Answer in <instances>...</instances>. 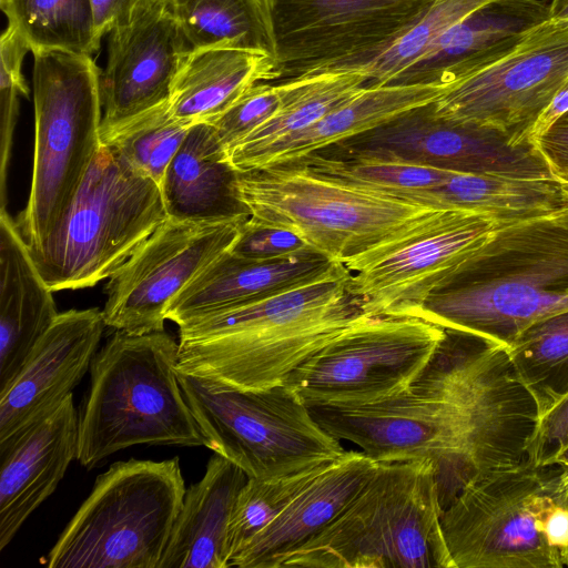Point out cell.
Here are the masks:
<instances>
[{
	"label": "cell",
	"instance_id": "1",
	"mask_svg": "<svg viewBox=\"0 0 568 568\" xmlns=\"http://www.w3.org/2000/svg\"><path fill=\"white\" fill-rule=\"evenodd\" d=\"M332 277L179 325L176 371L240 389L287 376L365 313Z\"/></svg>",
	"mask_w": 568,
	"mask_h": 568
},
{
	"label": "cell",
	"instance_id": "2",
	"mask_svg": "<svg viewBox=\"0 0 568 568\" xmlns=\"http://www.w3.org/2000/svg\"><path fill=\"white\" fill-rule=\"evenodd\" d=\"M568 312V213L505 221L493 239L409 315L505 346Z\"/></svg>",
	"mask_w": 568,
	"mask_h": 568
},
{
	"label": "cell",
	"instance_id": "3",
	"mask_svg": "<svg viewBox=\"0 0 568 568\" xmlns=\"http://www.w3.org/2000/svg\"><path fill=\"white\" fill-rule=\"evenodd\" d=\"M308 408L327 433L358 445L377 463L432 460L444 508L474 479L494 428L485 397L436 357L397 395L362 405Z\"/></svg>",
	"mask_w": 568,
	"mask_h": 568
},
{
	"label": "cell",
	"instance_id": "4",
	"mask_svg": "<svg viewBox=\"0 0 568 568\" xmlns=\"http://www.w3.org/2000/svg\"><path fill=\"white\" fill-rule=\"evenodd\" d=\"M178 354L164 331H115L95 353L78 414L80 465L92 469L135 445L206 446L179 383Z\"/></svg>",
	"mask_w": 568,
	"mask_h": 568
},
{
	"label": "cell",
	"instance_id": "5",
	"mask_svg": "<svg viewBox=\"0 0 568 568\" xmlns=\"http://www.w3.org/2000/svg\"><path fill=\"white\" fill-rule=\"evenodd\" d=\"M443 511L432 460L378 463L345 509L282 568H453Z\"/></svg>",
	"mask_w": 568,
	"mask_h": 568
},
{
	"label": "cell",
	"instance_id": "6",
	"mask_svg": "<svg viewBox=\"0 0 568 568\" xmlns=\"http://www.w3.org/2000/svg\"><path fill=\"white\" fill-rule=\"evenodd\" d=\"M166 217L160 185L101 143L65 213L27 246L52 292L91 287L110 278Z\"/></svg>",
	"mask_w": 568,
	"mask_h": 568
},
{
	"label": "cell",
	"instance_id": "7",
	"mask_svg": "<svg viewBox=\"0 0 568 568\" xmlns=\"http://www.w3.org/2000/svg\"><path fill=\"white\" fill-rule=\"evenodd\" d=\"M185 490L179 457L112 464L97 477L45 565L158 568Z\"/></svg>",
	"mask_w": 568,
	"mask_h": 568
},
{
	"label": "cell",
	"instance_id": "8",
	"mask_svg": "<svg viewBox=\"0 0 568 568\" xmlns=\"http://www.w3.org/2000/svg\"><path fill=\"white\" fill-rule=\"evenodd\" d=\"M207 448L248 478L272 480L329 465L346 450L286 382L240 389L178 372Z\"/></svg>",
	"mask_w": 568,
	"mask_h": 568
},
{
	"label": "cell",
	"instance_id": "9",
	"mask_svg": "<svg viewBox=\"0 0 568 568\" xmlns=\"http://www.w3.org/2000/svg\"><path fill=\"white\" fill-rule=\"evenodd\" d=\"M236 172L237 197L253 221L290 230L342 264L438 211L294 164Z\"/></svg>",
	"mask_w": 568,
	"mask_h": 568
},
{
	"label": "cell",
	"instance_id": "10",
	"mask_svg": "<svg viewBox=\"0 0 568 568\" xmlns=\"http://www.w3.org/2000/svg\"><path fill=\"white\" fill-rule=\"evenodd\" d=\"M34 153L28 204L17 221L27 244L68 210L100 148L101 70L90 55L32 53Z\"/></svg>",
	"mask_w": 568,
	"mask_h": 568
},
{
	"label": "cell",
	"instance_id": "11",
	"mask_svg": "<svg viewBox=\"0 0 568 568\" xmlns=\"http://www.w3.org/2000/svg\"><path fill=\"white\" fill-rule=\"evenodd\" d=\"M550 473L525 460L474 479L444 508L453 568H564L545 531Z\"/></svg>",
	"mask_w": 568,
	"mask_h": 568
},
{
	"label": "cell",
	"instance_id": "12",
	"mask_svg": "<svg viewBox=\"0 0 568 568\" xmlns=\"http://www.w3.org/2000/svg\"><path fill=\"white\" fill-rule=\"evenodd\" d=\"M436 0H262L272 81L356 70L410 30Z\"/></svg>",
	"mask_w": 568,
	"mask_h": 568
},
{
	"label": "cell",
	"instance_id": "13",
	"mask_svg": "<svg viewBox=\"0 0 568 568\" xmlns=\"http://www.w3.org/2000/svg\"><path fill=\"white\" fill-rule=\"evenodd\" d=\"M447 331L414 316L364 314L285 379L307 406L362 405L408 389Z\"/></svg>",
	"mask_w": 568,
	"mask_h": 568
},
{
	"label": "cell",
	"instance_id": "14",
	"mask_svg": "<svg viewBox=\"0 0 568 568\" xmlns=\"http://www.w3.org/2000/svg\"><path fill=\"white\" fill-rule=\"evenodd\" d=\"M471 210H438L347 260L348 291L371 316H409L486 245L501 224Z\"/></svg>",
	"mask_w": 568,
	"mask_h": 568
},
{
	"label": "cell",
	"instance_id": "15",
	"mask_svg": "<svg viewBox=\"0 0 568 568\" xmlns=\"http://www.w3.org/2000/svg\"><path fill=\"white\" fill-rule=\"evenodd\" d=\"M567 78L568 17H550L447 84L433 110L440 119L496 131L513 148L529 146L531 126Z\"/></svg>",
	"mask_w": 568,
	"mask_h": 568
},
{
	"label": "cell",
	"instance_id": "16",
	"mask_svg": "<svg viewBox=\"0 0 568 568\" xmlns=\"http://www.w3.org/2000/svg\"><path fill=\"white\" fill-rule=\"evenodd\" d=\"M248 217L193 222L168 216L105 285V325L130 334L164 331L172 300L229 251Z\"/></svg>",
	"mask_w": 568,
	"mask_h": 568
},
{
	"label": "cell",
	"instance_id": "17",
	"mask_svg": "<svg viewBox=\"0 0 568 568\" xmlns=\"http://www.w3.org/2000/svg\"><path fill=\"white\" fill-rule=\"evenodd\" d=\"M331 148L455 172L552 176L534 145L513 148L496 131L440 119L433 102Z\"/></svg>",
	"mask_w": 568,
	"mask_h": 568
},
{
	"label": "cell",
	"instance_id": "18",
	"mask_svg": "<svg viewBox=\"0 0 568 568\" xmlns=\"http://www.w3.org/2000/svg\"><path fill=\"white\" fill-rule=\"evenodd\" d=\"M190 51L165 0H153L129 24L110 31L108 62L100 74V139L169 102Z\"/></svg>",
	"mask_w": 568,
	"mask_h": 568
},
{
	"label": "cell",
	"instance_id": "19",
	"mask_svg": "<svg viewBox=\"0 0 568 568\" xmlns=\"http://www.w3.org/2000/svg\"><path fill=\"white\" fill-rule=\"evenodd\" d=\"M105 326L98 307L58 314L0 395V450L72 394L91 366Z\"/></svg>",
	"mask_w": 568,
	"mask_h": 568
},
{
	"label": "cell",
	"instance_id": "20",
	"mask_svg": "<svg viewBox=\"0 0 568 568\" xmlns=\"http://www.w3.org/2000/svg\"><path fill=\"white\" fill-rule=\"evenodd\" d=\"M348 273L341 262L314 248L266 261L242 258L229 250L172 300L166 320L179 326L196 317Z\"/></svg>",
	"mask_w": 568,
	"mask_h": 568
},
{
	"label": "cell",
	"instance_id": "21",
	"mask_svg": "<svg viewBox=\"0 0 568 568\" xmlns=\"http://www.w3.org/2000/svg\"><path fill=\"white\" fill-rule=\"evenodd\" d=\"M77 450L73 394L0 450V550L55 490Z\"/></svg>",
	"mask_w": 568,
	"mask_h": 568
},
{
	"label": "cell",
	"instance_id": "22",
	"mask_svg": "<svg viewBox=\"0 0 568 568\" xmlns=\"http://www.w3.org/2000/svg\"><path fill=\"white\" fill-rule=\"evenodd\" d=\"M550 17L549 4L541 0H493L444 32L386 85H447L510 49Z\"/></svg>",
	"mask_w": 568,
	"mask_h": 568
},
{
	"label": "cell",
	"instance_id": "23",
	"mask_svg": "<svg viewBox=\"0 0 568 568\" xmlns=\"http://www.w3.org/2000/svg\"><path fill=\"white\" fill-rule=\"evenodd\" d=\"M377 466L378 463L363 452H346L252 538L230 560L229 568H282L291 554L318 535L345 509Z\"/></svg>",
	"mask_w": 568,
	"mask_h": 568
},
{
	"label": "cell",
	"instance_id": "24",
	"mask_svg": "<svg viewBox=\"0 0 568 568\" xmlns=\"http://www.w3.org/2000/svg\"><path fill=\"white\" fill-rule=\"evenodd\" d=\"M58 314L17 222L0 209V395Z\"/></svg>",
	"mask_w": 568,
	"mask_h": 568
},
{
	"label": "cell",
	"instance_id": "25",
	"mask_svg": "<svg viewBox=\"0 0 568 568\" xmlns=\"http://www.w3.org/2000/svg\"><path fill=\"white\" fill-rule=\"evenodd\" d=\"M246 474L214 453L186 490L158 568H229V525Z\"/></svg>",
	"mask_w": 568,
	"mask_h": 568
},
{
	"label": "cell",
	"instance_id": "26",
	"mask_svg": "<svg viewBox=\"0 0 568 568\" xmlns=\"http://www.w3.org/2000/svg\"><path fill=\"white\" fill-rule=\"evenodd\" d=\"M236 173L213 126L193 124L160 185L168 216L193 222L250 217L236 194Z\"/></svg>",
	"mask_w": 568,
	"mask_h": 568
},
{
	"label": "cell",
	"instance_id": "27",
	"mask_svg": "<svg viewBox=\"0 0 568 568\" xmlns=\"http://www.w3.org/2000/svg\"><path fill=\"white\" fill-rule=\"evenodd\" d=\"M271 81L268 55L227 45L191 50L173 81L169 109L186 124L210 123L250 88Z\"/></svg>",
	"mask_w": 568,
	"mask_h": 568
},
{
	"label": "cell",
	"instance_id": "28",
	"mask_svg": "<svg viewBox=\"0 0 568 568\" xmlns=\"http://www.w3.org/2000/svg\"><path fill=\"white\" fill-rule=\"evenodd\" d=\"M444 84L366 85L320 121L266 149L248 170L294 162L436 100ZM247 171V170H246Z\"/></svg>",
	"mask_w": 568,
	"mask_h": 568
},
{
	"label": "cell",
	"instance_id": "29",
	"mask_svg": "<svg viewBox=\"0 0 568 568\" xmlns=\"http://www.w3.org/2000/svg\"><path fill=\"white\" fill-rule=\"evenodd\" d=\"M397 199L438 210H471L517 221L562 210L568 199L554 176L454 172L443 184Z\"/></svg>",
	"mask_w": 568,
	"mask_h": 568
},
{
	"label": "cell",
	"instance_id": "30",
	"mask_svg": "<svg viewBox=\"0 0 568 568\" xmlns=\"http://www.w3.org/2000/svg\"><path fill=\"white\" fill-rule=\"evenodd\" d=\"M368 82L362 69L336 70L278 81L282 102L276 113L226 150L236 171L248 170L277 141L295 134L358 94Z\"/></svg>",
	"mask_w": 568,
	"mask_h": 568
},
{
	"label": "cell",
	"instance_id": "31",
	"mask_svg": "<svg viewBox=\"0 0 568 568\" xmlns=\"http://www.w3.org/2000/svg\"><path fill=\"white\" fill-rule=\"evenodd\" d=\"M10 26L30 52L92 57L100 49L91 0H0Z\"/></svg>",
	"mask_w": 568,
	"mask_h": 568
},
{
	"label": "cell",
	"instance_id": "32",
	"mask_svg": "<svg viewBox=\"0 0 568 568\" xmlns=\"http://www.w3.org/2000/svg\"><path fill=\"white\" fill-rule=\"evenodd\" d=\"M191 50L236 47L271 58L262 0H165Z\"/></svg>",
	"mask_w": 568,
	"mask_h": 568
},
{
	"label": "cell",
	"instance_id": "33",
	"mask_svg": "<svg viewBox=\"0 0 568 568\" xmlns=\"http://www.w3.org/2000/svg\"><path fill=\"white\" fill-rule=\"evenodd\" d=\"M286 164H294L312 174L394 199L405 192L438 186L455 172L396 160L354 155L332 148Z\"/></svg>",
	"mask_w": 568,
	"mask_h": 568
},
{
	"label": "cell",
	"instance_id": "34",
	"mask_svg": "<svg viewBox=\"0 0 568 568\" xmlns=\"http://www.w3.org/2000/svg\"><path fill=\"white\" fill-rule=\"evenodd\" d=\"M508 354L540 417L568 394V312L525 329L509 344Z\"/></svg>",
	"mask_w": 568,
	"mask_h": 568
},
{
	"label": "cell",
	"instance_id": "35",
	"mask_svg": "<svg viewBox=\"0 0 568 568\" xmlns=\"http://www.w3.org/2000/svg\"><path fill=\"white\" fill-rule=\"evenodd\" d=\"M191 126L175 119L166 102L132 119L100 141L113 146L132 166L161 185Z\"/></svg>",
	"mask_w": 568,
	"mask_h": 568
},
{
	"label": "cell",
	"instance_id": "36",
	"mask_svg": "<svg viewBox=\"0 0 568 568\" xmlns=\"http://www.w3.org/2000/svg\"><path fill=\"white\" fill-rule=\"evenodd\" d=\"M329 465L280 479L262 480L247 477L236 497L230 519V560Z\"/></svg>",
	"mask_w": 568,
	"mask_h": 568
},
{
	"label": "cell",
	"instance_id": "37",
	"mask_svg": "<svg viewBox=\"0 0 568 568\" xmlns=\"http://www.w3.org/2000/svg\"><path fill=\"white\" fill-rule=\"evenodd\" d=\"M493 0H436L424 18L365 64L367 85H386L414 64L449 28Z\"/></svg>",
	"mask_w": 568,
	"mask_h": 568
},
{
	"label": "cell",
	"instance_id": "38",
	"mask_svg": "<svg viewBox=\"0 0 568 568\" xmlns=\"http://www.w3.org/2000/svg\"><path fill=\"white\" fill-rule=\"evenodd\" d=\"M28 51L30 49L23 39L7 26L0 39V207H6L7 203V170L19 113V98L29 95V87L22 74V62Z\"/></svg>",
	"mask_w": 568,
	"mask_h": 568
},
{
	"label": "cell",
	"instance_id": "39",
	"mask_svg": "<svg viewBox=\"0 0 568 568\" xmlns=\"http://www.w3.org/2000/svg\"><path fill=\"white\" fill-rule=\"evenodd\" d=\"M282 102L278 82H260L210 122L220 143L229 150L271 119Z\"/></svg>",
	"mask_w": 568,
	"mask_h": 568
},
{
	"label": "cell",
	"instance_id": "40",
	"mask_svg": "<svg viewBox=\"0 0 568 568\" xmlns=\"http://www.w3.org/2000/svg\"><path fill=\"white\" fill-rule=\"evenodd\" d=\"M311 248L296 233L248 217L230 252L242 258L266 261L293 256Z\"/></svg>",
	"mask_w": 568,
	"mask_h": 568
},
{
	"label": "cell",
	"instance_id": "41",
	"mask_svg": "<svg viewBox=\"0 0 568 568\" xmlns=\"http://www.w3.org/2000/svg\"><path fill=\"white\" fill-rule=\"evenodd\" d=\"M568 459V394L538 417L526 460L550 469Z\"/></svg>",
	"mask_w": 568,
	"mask_h": 568
},
{
	"label": "cell",
	"instance_id": "42",
	"mask_svg": "<svg viewBox=\"0 0 568 568\" xmlns=\"http://www.w3.org/2000/svg\"><path fill=\"white\" fill-rule=\"evenodd\" d=\"M546 162L551 175L568 183V114L531 143Z\"/></svg>",
	"mask_w": 568,
	"mask_h": 568
},
{
	"label": "cell",
	"instance_id": "43",
	"mask_svg": "<svg viewBox=\"0 0 568 568\" xmlns=\"http://www.w3.org/2000/svg\"><path fill=\"white\" fill-rule=\"evenodd\" d=\"M153 0H91L94 21L101 37L129 24Z\"/></svg>",
	"mask_w": 568,
	"mask_h": 568
},
{
	"label": "cell",
	"instance_id": "44",
	"mask_svg": "<svg viewBox=\"0 0 568 568\" xmlns=\"http://www.w3.org/2000/svg\"><path fill=\"white\" fill-rule=\"evenodd\" d=\"M568 114V78L529 131L530 144L544 135L557 121ZM532 145V144H531Z\"/></svg>",
	"mask_w": 568,
	"mask_h": 568
},
{
	"label": "cell",
	"instance_id": "45",
	"mask_svg": "<svg viewBox=\"0 0 568 568\" xmlns=\"http://www.w3.org/2000/svg\"><path fill=\"white\" fill-rule=\"evenodd\" d=\"M556 468L558 471L549 477L550 493L558 505L568 509V459Z\"/></svg>",
	"mask_w": 568,
	"mask_h": 568
},
{
	"label": "cell",
	"instance_id": "46",
	"mask_svg": "<svg viewBox=\"0 0 568 568\" xmlns=\"http://www.w3.org/2000/svg\"><path fill=\"white\" fill-rule=\"evenodd\" d=\"M568 3V0H551L549 8H550V16L556 17L559 11Z\"/></svg>",
	"mask_w": 568,
	"mask_h": 568
},
{
	"label": "cell",
	"instance_id": "47",
	"mask_svg": "<svg viewBox=\"0 0 568 568\" xmlns=\"http://www.w3.org/2000/svg\"><path fill=\"white\" fill-rule=\"evenodd\" d=\"M556 17H568V3L559 11Z\"/></svg>",
	"mask_w": 568,
	"mask_h": 568
},
{
	"label": "cell",
	"instance_id": "48",
	"mask_svg": "<svg viewBox=\"0 0 568 568\" xmlns=\"http://www.w3.org/2000/svg\"><path fill=\"white\" fill-rule=\"evenodd\" d=\"M562 185H564V190H565V193L567 195V199H568V183H562ZM566 211L568 213V205L566 206Z\"/></svg>",
	"mask_w": 568,
	"mask_h": 568
}]
</instances>
